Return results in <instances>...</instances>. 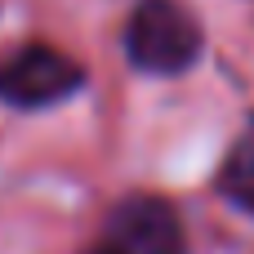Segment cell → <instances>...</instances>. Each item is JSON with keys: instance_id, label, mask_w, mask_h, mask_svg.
<instances>
[{"instance_id": "6da1fadb", "label": "cell", "mask_w": 254, "mask_h": 254, "mask_svg": "<svg viewBox=\"0 0 254 254\" xmlns=\"http://www.w3.org/2000/svg\"><path fill=\"white\" fill-rule=\"evenodd\" d=\"M125 58L147 76H179L201 58V27L179 0H138L125 22Z\"/></svg>"}, {"instance_id": "7a4b0ae2", "label": "cell", "mask_w": 254, "mask_h": 254, "mask_svg": "<svg viewBox=\"0 0 254 254\" xmlns=\"http://www.w3.org/2000/svg\"><path fill=\"white\" fill-rule=\"evenodd\" d=\"M80 85H85L80 63L54 45H22L0 63V103L22 107V112L63 103Z\"/></svg>"}, {"instance_id": "3957f363", "label": "cell", "mask_w": 254, "mask_h": 254, "mask_svg": "<svg viewBox=\"0 0 254 254\" xmlns=\"http://www.w3.org/2000/svg\"><path fill=\"white\" fill-rule=\"evenodd\" d=\"M98 254H183L179 210L161 196H125L107 219Z\"/></svg>"}, {"instance_id": "277c9868", "label": "cell", "mask_w": 254, "mask_h": 254, "mask_svg": "<svg viewBox=\"0 0 254 254\" xmlns=\"http://www.w3.org/2000/svg\"><path fill=\"white\" fill-rule=\"evenodd\" d=\"M219 192H223L237 210L254 214V129L232 143V152H228V161H223V170H219Z\"/></svg>"}]
</instances>
